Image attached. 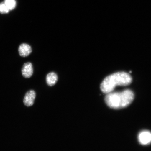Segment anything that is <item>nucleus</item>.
Masks as SVG:
<instances>
[{
  "mask_svg": "<svg viewBox=\"0 0 151 151\" xmlns=\"http://www.w3.org/2000/svg\"><path fill=\"white\" fill-rule=\"evenodd\" d=\"M132 78L129 73L119 72L106 77L100 86L101 91L107 94L112 92L116 86H125L131 84Z\"/></svg>",
  "mask_w": 151,
  "mask_h": 151,
  "instance_id": "f257e3e1",
  "label": "nucleus"
},
{
  "mask_svg": "<svg viewBox=\"0 0 151 151\" xmlns=\"http://www.w3.org/2000/svg\"><path fill=\"white\" fill-rule=\"evenodd\" d=\"M134 97L133 92L130 90L112 92L106 94L105 101L111 108L119 109L128 106L133 101Z\"/></svg>",
  "mask_w": 151,
  "mask_h": 151,
  "instance_id": "f03ea898",
  "label": "nucleus"
},
{
  "mask_svg": "<svg viewBox=\"0 0 151 151\" xmlns=\"http://www.w3.org/2000/svg\"><path fill=\"white\" fill-rule=\"evenodd\" d=\"M138 139L139 143L143 145L151 143V133L148 131H143L139 134Z\"/></svg>",
  "mask_w": 151,
  "mask_h": 151,
  "instance_id": "7ed1b4c3",
  "label": "nucleus"
},
{
  "mask_svg": "<svg viewBox=\"0 0 151 151\" xmlns=\"http://www.w3.org/2000/svg\"><path fill=\"white\" fill-rule=\"evenodd\" d=\"M35 97L36 93L35 91L29 90L26 93L24 98L23 102L24 105L27 107L32 106Z\"/></svg>",
  "mask_w": 151,
  "mask_h": 151,
  "instance_id": "20e7f679",
  "label": "nucleus"
},
{
  "mask_svg": "<svg viewBox=\"0 0 151 151\" xmlns=\"http://www.w3.org/2000/svg\"><path fill=\"white\" fill-rule=\"evenodd\" d=\"M22 76L25 78L31 77L33 73V68L31 62H28L24 64L22 70Z\"/></svg>",
  "mask_w": 151,
  "mask_h": 151,
  "instance_id": "39448f33",
  "label": "nucleus"
},
{
  "mask_svg": "<svg viewBox=\"0 0 151 151\" xmlns=\"http://www.w3.org/2000/svg\"><path fill=\"white\" fill-rule=\"evenodd\" d=\"M18 52L20 56L25 57L31 54L32 49L31 46L27 43H22L19 47Z\"/></svg>",
  "mask_w": 151,
  "mask_h": 151,
  "instance_id": "423d86ee",
  "label": "nucleus"
},
{
  "mask_svg": "<svg viewBox=\"0 0 151 151\" xmlns=\"http://www.w3.org/2000/svg\"><path fill=\"white\" fill-rule=\"evenodd\" d=\"M58 80L57 74L52 72L48 73L46 77V82L48 86H52L56 84Z\"/></svg>",
  "mask_w": 151,
  "mask_h": 151,
  "instance_id": "0eeeda50",
  "label": "nucleus"
},
{
  "mask_svg": "<svg viewBox=\"0 0 151 151\" xmlns=\"http://www.w3.org/2000/svg\"><path fill=\"white\" fill-rule=\"evenodd\" d=\"M4 3L9 10H12L16 6V2L15 0H4Z\"/></svg>",
  "mask_w": 151,
  "mask_h": 151,
  "instance_id": "6e6552de",
  "label": "nucleus"
},
{
  "mask_svg": "<svg viewBox=\"0 0 151 151\" xmlns=\"http://www.w3.org/2000/svg\"><path fill=\"white\" fill-rule=\"evenodd\" d=\"M9 10L4 2L0 3V13L1 14L8 13Z\"/></svg>",
  "mask_w": 151,
  "mask_h": 151,
  "instance_id": "1a4fd4ad",
  "label": "nucleus"
}]
</instances>
